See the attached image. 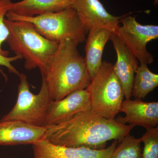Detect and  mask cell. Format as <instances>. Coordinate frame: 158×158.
Returning <instances> with one entry per match:
<instances>
[{
	"mask_svg": "<svg viewBox=\"0 0 158 158\" xmlns=\"http://www.w3.org/2000/svg\"><path fill=\"white\" fill-rule=\"evenodd\" d=\"M134 127L107 119L91 110L80 112L67 121L46 127L43 139L68 147L106 148L108 141H120Z\"/></svg>",
	"mask_w": 158,
	"mask_h": 158,
	"instance_id": "obj_1",
	"label": "cell"
},
{
	"mask_svg": "<svg viewBox=\"0 0 158 158\" xmlns=\"http://www.w3.org/2000/svg\"><path fill=\"white\" fill-rule=\"evenodd\" d=\"M77 45L70 40L59 42L45 74L42 76L53 100L86 89L91 81L85 59L79 53Z\"/></svg>",
	"mask_w": 158,
	"mask_h": 158,
	"instance_id": "obj_2",
	"label": "cell"
},
{
	"mask_svg": "<svg viewBox=\"0 0 158 158\" xmlns=\"http://www.w3.org/2000/svg\"><path fill=\"white\" fill-rule=\"evenodd\" d=\"M5 23L9 30L6 41L10 49L24 60L26 69L38 68L42 76L44 75L59 42L43 37L27 22L5 19Z\"/></svg>",
	"mask_w": 158,
	"mask_h": 158,
	"instance_id": "obj_3",
	"label": "cell"
},
{
	"mask_svg": "<svg viewBox=\"0 0 158 158\" xmlns=\"http://www.w3.org/2000/svg\"><path fill=\"white\" fill-rule=\"evenodd\" d=\"M6 17L10 20L31 23L43 37L57 42L70 40L78 45L86 40L88 32L72 6L58 12L34 16H21L8 11Z\"/></svg>",
	"mask_w": 158,
	"mask_h": 158,
	"instance_id": "obj_4",
	"label": "cell"
},
{
	"mask_svg": "<svg viewBox=\"0 0 158 158\" xmlns=\"http://www.w3.org/2000/svg\"><path fill=\"white\" fill-rule=\"evenodd\" d=\"M86 89L90 95L91 110L102 117L114 119L120 112L124 95L113 64L102 61Z\"/></svg>",
	"mask_w": 158,
	"mask_h": 158,
	"instance_id": "obj_5",
	"label": "cell"
},
{
	"mask_svg": "<svg viewBox=\"0 0 158 158\" xmlns=\"http://www.w3.org/2000/svg\"><path fill=\"white\" fill-rule=\"evenodd\" d=\"M19 77L16 103L0 122L19 121L36 127H45L48 112L53 100L50 95L45 80L42 77L39 93L34 94L30 90L27 76L20 73Z\"/></svg>",
	"mask_w": 158,
	"mask_h": 158,
	"instance_id": "obj_6",
	"label": "cell"
},
{
	"mask_svg": "<svg viewBox=\"0 0 158 158\" xmlns=\"http://www.w3.org/2000/svg\"><path fill=\"white\" fill-rule=\"evenodd\" d=\"M122 26L116 30L117 36L140 63L146 65L154 62L153 56L147 51L148 42L158 38V26L154 25L141 24L135 17L123 15L120 20Z\"/></svg>",
	"mask_w": 158,
	"mask_h": 158,
	"instance_id": "obj_7",
	"label": "cell"
},
{
	"mask_svg": "<svg viewBox=\"0 0 158 158\" xmlns=\"http://www.w3.org/2000/svg\"><path fill=\"white\" fill-rule=\"evenodd\" d=\"M118 142L115 140L107 148L95 150L56 145L42 139L32 144L33 158H110Z\"/></svg>",
	"mask_w": 158,
	"mask_h": 158,
	"instance_id": "obj_8",
	"label": "cell"
},
{
	"mask_svg": "<svg viewBox=\"0 0 158 158\" xmlns=\"http://www.w3.org/2000/svg\"><path fill=\"white\" fill-rule=\"evenodd\" d=\"M90 110V95L87 89L76 90L62 99L52 101L45 127L67 121L80 112Z\"/></svg>",
	"mask_w": 158,
	"mask_h": 158,
	"instance_id": "obj_9",
	"label": "cell"
},
{
	"mask_svg": "<svg viewBox=\"0 0 158 158\" xmlns=\"http://www.w3.org/2000/svg\"><path fill=\"white\" fill-rule=\"evenodd\" d=\"M72 7L88 32L92 28L100 27L115 33L123 16L110 14L99 0H73Z\"/></svg>",
	"mask_w": 158,
	"mask_h": 158,
	"instance_id": "obj_10",
	"label": "cell"
},
{
	"mask_svg": "<svg viewBox=\"0 0 158 158\" xmlns=\"http://www.w3.org/2000/svg\"><path fill=\"white\" fill-rule=\"evenodd\" d=\"M120 112L125 116L115 119L121 124L139 126L146 130L158 127V102H144L140 99H125L122 103Z\"/></svg>",
	"mask_w": 158,
	"mask_h": 158,
	"instance_id": "obj_11",
	"label": "cell"
},
{
	"mask_svg": "<svg viewBox=\"0 0 158 158\" xmlns=\"http://www.w3.org/2000/svg\"><path fill=\"white\" fill-rule=\"evenodd\" d=\"M110 40L113 42L117 55L116 64L113 65L114 72L122 86L124 97L131 99L134 77L139 65L138 60L116 33L112 32Z\"/></svg>",
	"mask_w": 158,
	"mask_h": 158,
	"instance_id": "obj_12",
	"label": "cell"
},
{
	"mask_svg": "<svg viewBox=\"0 0 158 158\" xmlns=\"http://www.w3.org/2000/svg\"><path fill=\"white\" fill-rule=\"evenodd\" d=\"M46 128L19 121L0 122V146L33 144L43 138Z\"/></svg>",
	"mask_w": 158,
	"mask_h": 158,
	"instance_id": "obj_13",
	"label": "cell"
},
{
	"mask_svg": "<svg viewBox=\"0 0 158 158\" xmlns=\"http://www.w3.org/2000/svg\"><path fill=\"white\" fill-rule=\"evenodd\" d=\"M85 41V63L92 78L101 65L102 56L106 44L110 39L112 32L107 29L94 27L88 31Z\"/></svg>",
	"mask_w": 158,
	"mask_h": 158,
	"instance_id": "obj_14",
	"label": "cell"
},
{
	"mask_svg": "<svg viewBox=\"0 0 158 158\" xmlns=\"http://www.w3.org/2000/svg\"><path fill=\"white\" fill-rule=\"evenodd\" d=\"M73 0H22L11 3L9 11L24 16L58 12L72 6Z\"/></svg>",
	"mask_w": 158,
	"mask_h": 158,
	"instance_id": "obj_15",
	"label": "cell"
},
{
	"mask_svg": "<svg viewBox=\"0 0 158 158\" xmlns=\"http://www.w3.org/2000/svg\"><path fill=\"white\" fill-rule=\"evenodd\" d=\"M158 86V75L149 70L147 65L141 63L134 77L132 96L142 100Z\"/></svg>",
	"mask_w": 158,
	"mask_h": 158,
	"instance_id": "obj_16",
	"label": "cell"
},
{
	"mask_svg": "<svg viewBox=\"0 0 158 158\" xmlns=\"http://www.w3.org/2000/svg\"><path fill=\"white\" fill-rule=\"evenodd\" d=\"M112 153L110 158H141V138L129 134L121 140Z\"/></svg>",
	"mask_w": 158,
	"mask_h": 158,
	"instance_id": "obj_17",
	"label": "cell"
},
{
	"mask_svg": "<svg viewBox=\"0 0 158 158\" xmlns=\"http://www.w3.org/2000/svg\"><path fill=\"white\" fill-rule=\"evenodd\" d=\"M141 138L144 143L141 158H158V127L146 130Z\"/></svg>",
	"mask_w": 158,
	"mask_h": 158,
	"instance_id": "obj_18",
	"label": "cell"
},
{
	"mask_svg": "<svg viewBox=\"0 0 158 158\" xmlns=\"http://www.w3.org/2000/svg\"><path fill=\"white\" fill-rule=\"evenodd\" d=\"M12 2L11 0H0V54L5 56H9V51L4 50L2 48L9 34V29L5 23V17Z\"/></svg>",
	"mask_w": 158,
	"mask_h": 158,
	"instance_id": "obj_19",
	"label": "cell"
},
{
	"mask_svg": "<svg viewBox=\"0 0 158 158\" xmlns=\"http://www.w3.org/2000/svg\"><path fill=\"white\" fill-rule=\"evenodd\" d=\"M20 59H22L21 57L19 56H16V55L14 56L9 57L5 56L0 54V73L2 75L6 81H8V77L5 73L3 72L1 67L5 66L8 69V71L10 73H12L19 76L20 73H19L17 69L12 65V62L17 61L18 60H20Z\"/></svg>",
	"mask_w": 158,
	"mask_h": 158,
	"instance_id": "obj_20",
	"label": "cell"
},
{
	"mask_svg": "<svg viewBox=\"0 0 158 158\" xmlns=\"http://www.w3.org/2000/svg\"><path fill=\"white\" fill-rule=\"evenodd\" d=\"M154 4L155 5H157L158 4V0H154Z\"/></svg>",
	"mask_w": 158,
	"mask_h": 158,
	"instance_id": "obj_21",
	"label": "cell"
}]
</instances>
